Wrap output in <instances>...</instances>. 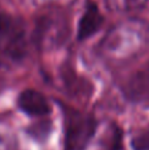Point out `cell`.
<instances>
[{"label":"cell","instance_id":"2","mask_svg":"<svg viewBox=\"0 0 149 150\" xmlns=\"http://www.w3.org/2000/svg\"><path fill=\"white\" fill-rule=\"evenodd\" d=\"M63 115V150H86L98 129L94 115L61 103Z\"/></svg>","mask_w":149,"mask_h":150},{"label":"cell","instance_id":"3","mask_svg":"<svg viewBox=\"0 0 149 150\" xmlns=\"http://www.w3.org/2000/svg\"><path fill=\"white\" fill-rule=\"evenodd\" d=\"M0 46L9 58L24 57L26 52V38L24 25L9 16H0Z\"/></svg>","mask_w":149,"mask_h":150},{"label":"cell","instance_id":"7","mask_svg":"<svg viewBox=\"0 0 149 150\" xmlns=\"http://www.w3.org/2000/svg\"><path fill=\"white\" fill-rule=\"evenodd\" d=\"M148 0H106V7L114 13H129L147 5Z\"/></svg>","mask_w":149,"mask_h":150},{"label":"cell","instance_id":"8","mask_svg":"<svg viewBox=\"0 0 149 150\" xmlns=\"http://www.w3.org/2000/svg\"><path fill=\"white\" fill-rule=\"evenodd\" d=\"M132 148L133 150H149V127L132 137Z\"/></svg>","mask_w":149,"mask_h":150},{"label":"cell","instance_id":"1","mask_svg":"<svg viewBox=\"0 0 149 150\" xmlns=\"http://www.w3.org/2000/svg\"><path fill=\"white\" fill-rule=\"evenodd\" d=\"M149 44V28L144 23L129 20L111 29L102 42L106 55L123 59L141 53Z\"/></svg>","mask_w":149,"mask_h":150},{"label":"cell","instance_id":"9","mask_svg":"<svg viewBox=\"0 0 149 150\" xmlns=\"http://www.w3.org/2000/svg\"><path fill=\"white\" fill-rule=\"evenodd\" d=\"M54 1H60V0H54Z\"/></svg>","mask_w":149,"mask_h":150},{"label":"cell","instance_id":"4","mask_svg":"<svg viewBox=\"0 0 149 150\" xmlns=\"http://www.w3.org/2000/svg\"><path fill=\"white\" fill-rule=\"evenodd\" d=\"M17 105L21 112L31 117H44L52 113V105L48 98L38 90L33 88H26L20 92Z\"/></svg>","mask_w":149,"mask_h":150},{"label":"cell","instance_id":"5","mask_svg":"<svg viewBox=\"0 0 149 150\" xmlns=\"http://www.w3.org/2000/svg\"><path fill=\"white\" fill-rule=\"evenodd\" d=\"M103 23H104V17L100 13L99 8L95 3L90 1L86 5L83 13H82L81 18L78 21V29H77V38L79 41L90 38L94 36L99 29L102 28Z\"/></svg>","mask_w":149,"mask_h":150},{"label":"cell","instance_id":"6","mask_svg":"<svg viewBox=\"0 0 149 150\" xmlns=\"http://www.w3.org/2000/svg\"><path fill=\"white\" fill-rule=\"evenodd\" d=\"M123 91L135 101H149V63L129 76Z\"/></svg>","mask_w":149,"mask_h":150}]
</instances>
